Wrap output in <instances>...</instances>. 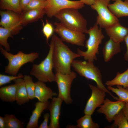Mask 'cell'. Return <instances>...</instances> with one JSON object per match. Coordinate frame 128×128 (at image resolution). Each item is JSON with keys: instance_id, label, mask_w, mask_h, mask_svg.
<instances>
[{"instance_id": "obj_17", "label": "cell", "mask_w": 128, "mask_h": 128, "mask_svg": "<svg viewBox=\"0 0 128 128\" xmlns=\"http://www.w3.org/2000/svg\"><path fill=\"white\" fill-rule=\"evenodd\" d=\"M35 98L39 101L45 102L52 99L53 97L57 96L56 93L54 92L50 88L47 87L45 83L38 81L35 82Z\"/></svg>"}, {"instance_id": "obj_24", "label": "cell", "mask_w": 128, "mask_h": 128, "mask_svg": "<svg viewBox=\"0 0 128 128\" xmlns=\"http://www.w3.org/2000/svg\"><path fill=\"white\" fill-rule=\"evenodd\" d=\"M91 115L85 114L76 121L77 125L72 126V128H99L100 125L94 122L92 119Z\"/></svg>"}, {"instance_id": "obj_30", "label": "cell", "mask_w": 128, "mask_h": 128, "mask_svg": "<svg viewBox=\"0 0 128 128\" xmlns=\"http://www.w3.org/2000/svg\"><path fill=\"white\" fill-rule=\"evenodd\" d=\"M23 79L30 100H33L35 98L36 83L33 82L32 77L30 75H23Z\"/></svg>"}, {"instance_id": "obj_18", "label": "cell", "mask_w": 128, "mask_h": 128, "mask_svg": "<svg viewBox=\"0 0 128 128\" xmlns=\"http://www.w3.org/2000/svg\"><path fill=\"white\" fill-rule=\"evenodd\" d=\"M102 50L105 61L108 62L114 55L121 52L120 43L110 38L105 43Z\"/></svg>"}, {"instance_id": "obj_6", "label": "cell", "mask_w": 128, "mask_h": 128, "mask_svg": "<svg viewBox=\"0 0 128 128\" xmlns=\"http://www.w3.org/2000/svg\"><path fill=\"white\" fill-rule=\"evenodd\" d=\"M54 17L63 25L69 28L85 33L88 29L86 19L78 9L68 8L62 9Z\"/></svg>"}, {"instance_id": "obj_2", "label": "cell", "mask_w": 128, "mask_h": 128, "mask_svg": "<svg viewBox=\"0 0 128 128\" xmlns=\"http://www.w3.org/2000/svg\"><path fill=\"white\" fill-rule=\"evenodd\" d=\"M96 23L87 30L85 33L89 36L84 45L87 50L84 51L79 48L77 49V53L80 56L83 57L86 61L93 62L97 60L96 55L99 54V46L105 37L101 28Z\"/></svg>"}, {"instance_id": "obj_23", "label": "cell", "mask_w": 128, "mask_h": 128, "mask_svg": "<svg viewBox=\"0 0 128 128\" xmlns=\"http://www.w3.org/2000/svg\"><path fill=\"white\" fill-rule=\"evenodd\" d=\"M105 84L107 86L120 85L128 87V68L123 73L118 72L114 78L106 81Z\"/></svg>"}, {"instance_id": "obj_32", "label": "cell", "mask_w": 128, "mask_h": 128, "mask_svg": "<svg viewBox=\"0 0 128 128\" xmlns=\"http://www.w3.org/2000/svg\"><path fill=\"white\" fill-rule=\"evenodd\" d=\"M23 75L21 73L18 74L17 76H14L6 75L0 74V86L5 84L10 83L11 81L19 78H23Z\"/></svg>"}, {"instance_id": "obj_21", "label": "cell", "mask_w": 128, "mask_h": 128, "mask_svg": "<svg viewBox=\"0 0 128 128\" xmlns=\"http://www.w3.org/2000/svg\"><path fill=\"white\" fill-rule=\"evenodd\" d=\"M45 14L44 9L23 11L21 14V24L22 26H26L42 18Z\"/></svg>"}, {"instance_id": "obj_20", "label": "cell", "mask_w": 128, "mask_h": 128, "mask_svg": "<svg viewBox=\"0 0 128 128\" xmlns=\"http://www.w3.org/2000/svg\"><path fill=\"white\" fill-rule=\"evenodd\" d=\"M13 81L16 87V101L17 104L21 105L28 102L30 99L29 97L23 79L19 78Z\"/></svg>"}, {"instance_id": "obj_22", "label": "cell", "mask_w": 128, "mask_h": 128, "mask_svg": "<svg viewBox=\"0 0 128 128\" xmlns=\"http://www.w3.org/2000/svg\"><path fill=\"white\" fill-rule=\"evenodd\" d=\"M16 87L14 83L0 88V98L2 101L13 103L16 101Z\"/></svg>"}, {"instance_id": "obj_13", "label": "cell", "mask_w": 128, "mask_h": 128, "mask_svg": "<svg viewBox=\"0 0 128 128\" xmlns=\"http://www.w3.org/2000/svg\"><path fill=\"white\" fill-rule=\"evenodd\" d=\"M125 103L124 101H113L106 98L97 111L98 113L105 114L106 120L111 122L114 116L122 110Z\"/></svg>"}, {"instance_id": "obj_16", "label": "cell", "mask_w": 128, "mask_h": 128, "mask_svg": "<svg viewBox=\"0 0 128 128\" xmlns=\"http://www.w3.org/2000/svg\"><path fill=\"white\" fill-rule=\"evenodd\" d=\"M50 103L48 101L45 102L39 101L35 103V108L32 112V114L26 125V128H38V122L39 119L44 110H48Z\"/></svg>"}, {"instance_id": "obj_35", "label": "cell", "mask_w": 128, "mask_h": 128, "mask_svg": "<svg viewBox=\"0 0 128 128\" xmlns=\"http://www.w3.org/2000/svg\"><path fill=\"white\" fill-rule=\"evenodd\" d=\"M32 0H20L19 6L21 10L23 12L24 8Z\"/></svg>"}, {"instance_id": "obj_25", "label": "cell", "mask_w": 128, "mask_h": 128, "mask_svg": "<svg viewBox=\"0 0 128 128\" xmlns=\"http://www.w3.org/2000/svg\"><path fill=\"white\" fill-rule=\"evenodd\" d=\"M13 31V28H5L1 26L0 27V45L3 46L5 49L8 52L10 51V48L7 40L9 37H13L12 34Z\"/></svg>"}, {"instance_id": "obj_8", "label": "cell", "mask_w": 128, "mask_h": 128, "mask_svg": "<svg viewBox=\"0 0 128 128\" xmlns=\"http://www.w3.org/2000/svg\"><path fill=\"white\" fill-rule=\"evenodd\" d=\"M55 75V82L58 89V97L66 104H71L73 100L71 96L70 89L73 81L76 77V73L72 71L67 74L56 73Z\"/></svg>"}, {"instance_id": "obj_10", "label": "cell", "mask_w": 128, "mask_h": 128, "mask_svg": "<svg viewBox=\"0 0 128 128\" xmlns=\"http://www.w3.org/2000/svg\"><path fill=\"white\" fill-rule=\"evenodd\" d=\"M47 4L44 9L46 14L51 18L60 11L66 8H73L81 9L85 4L80 1L69 0H47Z\"/></svg>"}, {"instance_id": "obj_5", "label": "cell", "mask_w": 128, "mask_h": 128, "mask_svg": "<svg viewBox=\"0 0 128 128\" xmlns=\"http://www.w3.org/2000/svg\"><path fill=\"white\" fill-rule=\"evenodd\" d=\"M54 46V40L52 36L47 56L40 64H34L32 66L30 74L34 76L38 81L44 83L55 82V75L52 71L53 68L52 56Z\"/></svg>"}, {"instance_id": "obj_26", "label": "cell", "mask_w": 128, "mask_h": 128, "mask_svg": "<svg viewBox=\"0 0 128 128\" xmlns=\"http://www.w3.org/2000/svg\"><path fill=\"white\" fill-rule=\"evenodd\" d=\"M20 0H0V8L13 11L20 14L22 12L19 6Z\"/></svg>"}, {"instance_id": "obj_36", "label": "cell", "mask_w": 128, "mask_h": 128, "mask_svg": "<svg viewBox=\"0 0 128 128\" xmlns=\"http://www.w3.org/2000/svg\"><path fill=\"white\" fill-rule=\"evenodd\" d=\"M124 41H125L126 45V50L124 55V58L125 60L128 61V34L125 37Z\"/></svg>"}, {"instance_id": "obj_12", "label": "cell", "mask_w": 128, "mask_h": 128, "mask_svg": "<svg viewBox=\"0 0 128 128\" xmlns=\"http://www.w3.org/2000/svg\"><path fill=\"white\" fill-rule=\"evenodd\" d=\"M89 86L91 90V94L87 102L84 113L85 114L91 115L96 108L103 103L106 93L91 84H89Z\"/></svg>"}, {"instance_id": "obj_7", "label": "cell", "mask_w": 128, "mask_h": 128, "mask_svg": "<svg viewBox=\"0 0 128 128\" xmlns=\"http://www.w3.org/2000/svg\"><path fill=\"white\" fill-rule=\"evenodd\" d=\"M110 0H95L91 8L96 11L97 14L96 23L101 28H104L119 22L118 18L110 11L108 5Z\"/></svg>"}, {"instance_id": "obj_4", "label": "cell", "mask_w": 128, "mask_h": 128, "mask_svg": "<svg viewBox=\"0 0 128 128\" xmlns=\"http://www.w3.org/2000/svg\"><path fill=\"white\" fill-rule=\"evenodd\" d=\"M71 66L80 76L87 80L94 81L97 87L109 94L114 99L116 98V97L114 96L103 84L100 70L94 65L93 62L74 59Z\"/></svg>"}, {"instance_id": "obj_15", "label": "cell", "mask_w": 128, "mask_h": 128, "mask_svg": "<svg viewBox=\"0 0 128 128\" xmlns=\"http://www.w3.org/2000/svg\"><path fill=\"white\" fill-rule=\"evenodd\" d=\"M105 29L110 38L119 43L124 41L125 37L128 34V28L122 25L119 22Z\"/></svg>"}, {"instance_id": "obj_29", "label": "cell", "mask_w": 128, "mask_h": 128, "mask_svg": "<svg viewBox=\"0 0 128 128\" xmlns=\"http://www.w3.org/2000/svg\"><path fill=\"white\" fill-rule=\"evenodd\" d=\"M114 123L112 127L128 128V121L122 110L114 117Z\"/></svg>"}, {"instance_id": "obj_37", "label": "cell", "mask_w": 128, "mask_h": 128, "mask_svg": "<svg viewBox=\"0 0 128 128\" xmlns=\"http://www.w3.org/2000/svg\"><path fill=\"white\" fill-rule=\"evenodd\" d=\"M122 110L128 121V102H126Z\"/></svg>"}, {"instance_id": "obj_28", "label": "cell", "mask_w": 128, "mask_h": 128, "mask_svg": "<svg viewBox=\"0 0 128 128\" xmlns=\"http://www.w3.org/2000/svg\"><path fill=\"white\" fill-rule=\"evenodd\" d=\"M6 123V128H23V123L17 119L14 114H5L4 117Z\"/></svg>"}, {"instance_id": "obj_40", "label": "cell", "mask_w": 128, "mask_h": 128, "mask_svg": "<svg viewBox=\"0 0 128 128\" xmlns=\"http://www.w3.org/2000/svg\"><path fill=\"white\" fill-rule=\"evenodd\" d=\"M44 0V1H46V0Z\"/></svg>"}, {"instance_id": "obj_31", "label": "cell", "mask_w": 128, "mask_h": 128, "mask_svg": "<svg viewBox=\"0 0 128 128\" xmlns=\"http://www.w3.org/2000/svg\"><path fill=\"white\" fill-rule=\"evenodd\" d=\"M47 4V0H32L24 8L23 12L31 10L44 9Z\"/></svg>"}, {"instance_id": "obj_1", "label": "cell", "mask_w": 128, "mask_h": 128, "mask_svg": "<svg viewBox=\"0 0 128 128\" xmlns=\"http://www.w3.org/2000/svg\"><path fill=\"white\" fill-rule=\"evenodd\" d=\"M52 36L54 42L52 59L55 72L63 74L69 73L72 71L71 66L72 62L75 58L80 56L71 50L55 34Z\"/></svg>"}, {"instance_id": "obj_34", "label": "cell", "mask_w": 128, "mask_h": 128, "mask_svg": "<svg viewBox=\"0 0 128 128\" xmlns=\"http://www.w3.org/2000/svg\"><path fill=\"white\" fill-rule=\"evenodd\" d=\"M50 116V114L49 113L45 114L43 116L44 119L42 123L39 126V128H50L48 125V122Z\"/></svg>"}, {"instance_id": "obj_33", "label": "cell", "mask_w": 128, "mask_h": 128, "mask_svg": "<svg viewBox=\"0 0 128 128\" xmlns=\"http://www.w3.org/2000/svg\"><path fill=\"white\" fill-rule=\"evenodd\" d=\"M54 27L52 24L46 20V23L43 25L42 31L46 38L47 43L50 37L53 35L54 31Z\"/></svg>"}, {"instance_id": "obj_19", "label": "cell", "mask_w": 128, "mask_h": 128, "mask_svg": "<svg viewBox=\"0 0 128 128\" xmlns=\"http://www.w3.org/2000/svg\"><path fill=\"white\" fill-rule=\"evenodd\" d=\"M114 2L110 4L108 8L117 18L128 16V0H112Z\"/></svg>"}, {"instance_id": "obj_3", "label": "cell", "mask_w": 128, "mask_h": 128, "mask_svg": "<svg viewBox=\"0 0 128 128\" xmlns=\"http://www.w3.org/2000/svg\"><path fill=\"white\" fill-rule=\"evenodd\" d=\"M0 51L8 61V64L5 68V73L14 76L17 75L20 69L23 65L28 62L33 63L39 56V54L37 52L26 54L20 50L16 54H14L4 49L1 45Z\"/></svg>"}, {"instance_id": "obj_9", "label": "cell", "mask_w": 128, "mask_h": 128, "mask_svg": "<svg viewBox=\"0 0 128 128\" xmlns=\"http://www.w3.org/2000/svg\"><path fill=\"white\" fill-rule=\"evenodd\" d=\"M54 32L63 41L78 46H84L86 39L85 33L65 26L60 23L55 22Z\"/></svg>"}, {"instance_id": "obj_14", "label": "cell", "mask_w": 128, "mask_h": 128, "mask_svg": "<svg viewBox=\"0 0 128 128\" xmlns=\"http://www.w3.org/2000/svg\"><path fill=\"white\" fill-rule=\"evenodd\" d=\"M51 100L48 109L50 119L49 126L50 128H59L61 107L63 101L58 97H53Z\"/></svg>"}, {"instance_id": "obj_27", "label": "cell", "mask_w": 128, "mask_h": 128, "mask_svg": "<svg viewBox=\"0 0 128 128\" xmlns=\"http://www.w3.org/2000/svg\"><path fill=\"white\" fill-rule=\"evenodd\" d=\"M117 87L107 86V89L115 93L118 96L116 100L128 102V87H124L122 86L117 85Z\"/></svg>"}, {"instance_id": "obj_39", "label": "cell", "mask_w": 128, "mask_h": 128, "mask_svg": "<svg viewBox=\"0 0 128 128\" xmlns=\"http://www.w3.org/2000/svg\"><path fill=\"white\" fill-rule=\"evenodd\" d=\"M84 4L90 6L94 3L95 0H79Z\"/></svg>"}, {"instance_id": "obj_38", "label": "cell", "mask_w": 128, "mask_h": 128, "mask_svg": "<svg viewBox=\"0 0 128 128\" xmlns=\"http://www.w3.org/2000/svg\"><path fill=\"white\" fill-rule=\"evenodd\" d=\"M0 128H6V123L4 117L0 116Z\"/></svg>"}, {"instance_id": "obj_11", "label": "cell", "mask_w": 128, "mask_h": 128, "mask_svg": "<svg viewBox=\"0 0 128 128\" xmlns=\"http://www.w3.org/2000/svg\"><path fill=\"white\" fill-rule=\"evenodd\" d=\"M1 18L0 25L5 28H13V36L18 34L22 29L21 14L13 11L7 10L0 12Z\"/></svg>"}]
</instances>
